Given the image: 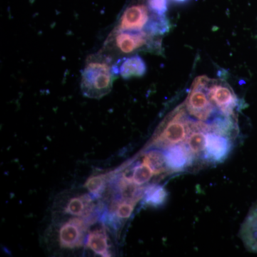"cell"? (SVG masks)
Segmentation results:
<instances>
[{
	"label": "cell",
	"mask_w": 257,
	"mask_h": 257,
	"mask_svg": "<svg viewBox=\"0 0 257 257\" xmlns=\"http://www.w3.org/2000/svg\"><path fill=\"white\" fill-rule=\"evenodd\" d=\"M207 95L211 102L228 116H236L241 104L231 86L225 81L206 77Z\"/></svg>",
	"instance_id": "5"
},
{
	"label": "cell",
	"mask_w": 257,
	"mask_h": 257,
	"mask_svg": "<svg viewBox=\"0 0 257 257\" xmlns=\"http://www.w3.org/2000/svg\"><path fill=\"white\" fill-rule=\"evenodd\" d=\"M165 154L167 167L175 172L184 170L190 165L194 156L187 146L181 144L169 147Z\"/></svg>",
	"instance_id": "10"
},
{
	"label": "cell",
	"mask_w": 257,
	"mask_h": 257,
	"mask_svg": "<svg viewBox=\"0 0 257 257\" xmlns=\"http://www.w3.org/2000/svg\"><path fill=\"white\" fill-rule=\"evenodd\" d=\"M89 221V219L75 216L61 225L58 231L60 247L67 249L81 247L84 243Z\"/></svg>",
	"instance_id": "6"
},
{
	"label": "cell",
	"mask_w": 257,
	"mask_h": 257,
	"mask_svg": "<svg viewBox=\"0 0 257 257\" xmlns=\"http://www.w3.org/2000/svg\"><path fill=\"white\" fill-rule=\"evenodd\" d=\"M112 58L101 52L89 56L83 69L81 89L84 96L100 99L112 87Z\"/></svg>",
	"instance_id": "3"
},
{
	"label": "cell",
	"mask_w": 257,
	"mask_h": 257,
	"mask_svg": "<svg viewBox=\"0 0 257 257\" xmlns=\"http://www.w3.org/2000/svg\"><path fill=\"white\" fill-rule=\"evenodd\" d=\"M191 131L190 119L184 104H182L161 124L155 134L153 143L168 147L179 145L186 141Z\"/></svg>",
	"instance_id": "4"
},
{
	"label": "cell",
	"mask_w": 257,
	"mask_h": 257,
	"mask_svg": "<svg viewBox=\"0 0 257 257\" xmlns=\"http://www.w3.org/2000/svg\"><path fill=\"white\" fill-rule=\"evenodd\" d=\"M86 246L96 254L102 256H111L110 243L104 226L93 230L89 233Z\"/></svg>",
	"instance_id": "12"
},
{
	"label": "cell",
	"mask_w": 257,
	"mask_h": 257,
	"mask_svg": "<svg viewBox=\"0 0 257 257\" xmlns=\"http://www.w3.org/2000/svg\"><path fill=\"white\" fill-rule=\"evenodd\" d=\"M92 194H83L68 198L62 206L64 214L93 220L90 216L96 208Z\"/></svg>",
	"instance_id": "8"
},
{
	"label": "cell",
	"mask_w": 257,
	"mask_h": 257,
	"mask_svg": "<svg viewBox=\"0 0 257 257\" xmlns=\"http://www.w3.org/2000/svg\"><path fill=\"white\" fill-rule=\"evenodd\" d=\"M239 235L245 248L250 252L257 253V201L250 208Z\"/></svg>",
	"instance_id": "9"
},
{
	"label": "cell",
	"mask_w": 257,
	"mask_h": 257,
	"mask_svg": "<svg viewBox=\"0 0 257 257\" xmlns=\"http://www.w3.org/2000/svg\"><path fill=\"white\" fill-rule=\"evenodd\" d=\"M231 147V140L228 135L213 132L207 133L204 155L210 162L214 163L224 162L229 155Z\"/></svg>",
	"instance_id": "7"
},
{
	"label": "cell",
	"mask_w": 257,
	"mask_h": 257,
	"mask_svg": "<svg viewBox=\"0 0 257 257\" xmlns=\"http://www.w3.org/2000/svg\"><path fill=\"white\" fill-rule=\"evenodd\" d=\"M154 175L153 171L147 164H139L133 169L126 170L123 174V177L127 180L133 181L134 183L139 186H143L151 180Z\"/></svg>",
	"instance_id": "15"
},
{
	"label": "cell",
	"mask_w": 257,
	"mask_h": 257,
	"mask_svg": "<svg viewBox=\"0 0 257 257\" xmlns=\"http://www.w3.org/2000/svg\"><path fill=\"white\" fill-rule=\"evenodd\" d=\"M143 162L152 169L155 175L164 173L168 169L166 162L165 154L160 150H152L147 152L144 157Z\"/></svg>",
	"instance_id": "16"
},
{
	"label": "cell",
	"mask_w": 257,
	"mask_h": 257,
	"mask_svg": "<svg viewBox=\"0 0 257 257\" xmlns=\"http://www.w3.org/2000/svg\"><path fill=\"white\" fill-rule=\"evenodd\" d=\"M168 192L162 185H151L145 189L143 197L144 205L158 208L162 207L168 199Z\"/></svg>",
	"instance_id": "13"
},
{
	"label": "cell",
	"mask_w": 257,
	"mask_h": 257,
	"mask_svg": "<svg viewBox=\"0 0 257 257\" xmlns=\"http://www.w3.org/2000/svg\"><path fill=\"white\" fill-rule=\"evenodd\" d=\"M114 28L162 38L170 31V21L166 15L155 13L148 0H133L125 7Z\"/></svg>",
	"instance_id": "1"
},
{
	"label": "cell",
	"mask_w": 257,
	"mask_h": 257,
	"mask_svg": "<svg viewBox=\"0 0 257 257\" xmlns=\"http://www.w3.org/2000/svg\"><path fill=\"white\" fill-rule=\"evenodd\" d=\"M150 8L155 13L166 15L168 10V0H148Z\"/></svg>",
	"instance_id": "18"
},
{
	"label": "cell",
	"mask_w": 257,
	"mask_h": 257,
	"mask_svg": "<svg viewBox=\"0 0 257 257\" xmlns=\"http://www.w3.org/2000/svg\"><path fill=\"white\" fill-rule=\"evenodd\" d=\"M172 1L175 2V3H179V4H182V3H187L189 0H172Z\"/></svg>",
	"instance_id": "19"
},
{
	"label": "cell",
	"mask_w": 257,
	"mask_h": 257,
	"mask_svg": "<svg viewBox=\"0 0 257 257\" xmlns=\"http://www.w3.org/2000/svg\"><path fill=\"white\" fill-rule=\"evenodd\" d=\"M162 41V38L149 34L114 28L104 42L101 52L112 59L141 52L160 54L163 52Z\"/></svg>",
	"instance_id": "2"
},
{
	"label": "cell",
	"mask_w": 257,
	"mask_h": 257,
	"mask_svg": "<svg viewBox=\"0 0 257 257\" xmlns=\"http://www.w3.org/2000/svg\"><path fill=\"white\" fill-rule=\"evenodd\" d=\"M107 175L104 174L92 175L84 184V187L94 197H100L106 189Z\"/></svg>",
	"instance_id": "17"
},
{
	"label": "cell",
	"mask_w": 257,
	"mask_h": 257,
	"mask_svg": "<svg viewBox=\"0 0 257 257\" xmlns=\"http://www.w3.org/2000/svg\"><path fill=\"white\" fill-rule=\"evenodd\" d=\"M145 189L139 187L133 181L126 180L124 178L119 181L118 184V194L121 200L128 201L135 203L143 197Z\"/></svg>",
	"instance_id": "14"
},
{
	"label": "cell",
	"mask_w": 257,
	"mask_h": 257,
	"mask_svg": "<svg viewBox=\"0 0 257 257\" xmlns=\"http://www.w3.org/2000/svg\"><path fill=\"white\" fill-rule=\"evenodd\" d=\"M121 63L119 67L113 66V72L115 74H119L125 79L133 77H141L145 74L147 70L146 64L140 56L133 55L120 60Z\"/></svg>",
	"instance_id": "11"
}]
</instances>
